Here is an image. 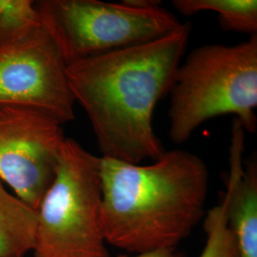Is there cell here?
<instances>
[{
  "instance_id": "cell-12",
  "label": "cell",
  "mask_w": 257,
  "mask_h": 257,
  "mask_svg": "<svg viewBox=\"0 0 257 257\" xmlns=\"http://www.w3.org/2000/svg\"><path fill=\"white\" fill-rule=\"evenodd\" d=\"M204 226L207 241L199 257H239L236 242L228 227L222 202L206 212Z\"/></svg>"
},
{
  "instance_id": "cell-13",
  "label": "cell",
  "mask_w": 257,
  "mask_h": 257,
  "mask_svg": "<svg viewBox=\"0 0 257 257\" xmlns=\"http://www.w3.org/2000/svg\"><path fill=\"white\" fill-rule=\"evenodd\" d=\"M119 257H185V255L180 252H177L175 249H167V250H159V251H155V252L137 254V255H132V256L121 255Z\"/></svg>"
},
{
  "instance_id": "cell-2",
  "label": "cell",
  "mask_w": 257,
  "mask_h": 257,
  "mask_svg": "<svg viewBox=\"0 0 257 257\" xmlns=\"http://www.w3.org/2000/svg\"><path fill=\"white\" fill-rule=\"evenodd\" d=\"M102 226L107 244L133 255L175 249L205 217L209 170L184 150L152 164L100 157Z\"/></svg>"
},
{
  "instance_id": "cell-5",
  "label": "cell",
  "mask_w": 257,
  "mask_h": 257,
  "mask_svg": "<svg viewBox=\"0 0 257 257\" xmlns=\"http://www.w3.org/2000/svg\"><path fill=\"white\" fill-rule=\"evenodd\" d=\"M35 6L66 65L156 40L182 25L149 0H40Z\"/></svg>"
},
{
  "instance_id": "cell-8",
  "label": "cell",
  "mask_w": 257,
  "mask_h": 257,
  "mask_svg": "<svg viewBox=\"0 0 257 257\" xmlns=\"http://www.w3.org/2000/svg\"><path fill=\"white\" fill-rule=\"evenodd\" d=\"M245 130L233 120L230 148V170L227 191L221 201L228 227L235 239L239 257H257V163L251 157L242 165Z\"/></svg>"
},
{
  "instance_id": "cell-10",
  "label": "cell",
  "mask_w": 257,
  "mask_h": 257,
  "mask_svg": "<svg viewBox=\"0 0 257 257\" xmlns=\"http://www.w3.org/2000/svg\"><path fill=\"white\" fill-rule=\"evenodd\" d=\"M173 5L188 17L204 11L215 12L222 29L256 35V0H174Z\"/></svg>"
},
{
  "instance_id": "cell-4",
  "label": "cell",
  "mask_w": 257,
  "mask_h": 257,
  "mask_svg": "<svg viewBox=\"0 0 257 257\" xmlns=\"http://www.w3.org/2000/svg\"><path fill=\"white\" fill-rule=\"evenodd\" d=\"M101 165L65 138L53 182L37 210L35 257H110L102 226Z\"/></svg>"
},
{
  "instance_id": "cell-3",
  "label": "cell",
  "mask_w": 257,
  "mask_h": 257,
  "mask_svg": "<svg viewBox=\"0 0 257 257\" xmlns=\"http://www.w3.org/2000/svg\"><path fill=\"white\" fill-rule=\"evenodd\" d=\"M169 137L186 142L207 120L232 114L245 130L256 128L257 34L234 46L211 44L192 51L169 93Z\"/></svg>"
},
{
  "instance_id": "cell-11",
  "label": "cell",
  "mask_w": 257,
  "mask_h": 257,
  "mask_svg": "<svg viewBox=\"0 0 257 257\" xmlns=\"http://www.w3.org/2000/svg\"><path fill=\"white\" fill-rule=\"evenodd\" d=\"M40 26L35 1L0 0V50L17 43Z\"/></svg>"
},
{
  "instance_id": "cell-6",
  "label": "cell",
  "mask_w": 257,
  "mask_h": 257,
  "mask_svg": "<svg viewBox=\"0 0 257 257\" xmlns=\"http://www.w3.org/2000/svg\"><path fill=\"white\" fill-rule=\"evenodd\" d=\"M67 65L42 27L0 50V108L42 113L63 125L74 119Z\"/></svg>"
},
{
  "instance_id": "cell-1",
  "label": "cell",
  "mask_w": 257,
  "mask_h": 257,
  "mask_svg": "<svg viewBox=\"0 0 257 257\" xmlns=\"http://www.w3.org/2000/svg\"><path fill=\"white\" fill-rule=\"evenodd\" d=\"M190 33L185 23L156 40L67 65L74 100L89 117L101 157L141 164L165 153L154 113L171 92Z\"/></svg>"
},
{
  "instance_id": "cell-7",
  "label": "cell",
  "mask_w": 257,
  "mask_h": 257,
  "mask_svg": "<svg viewBox=\"0 0 257 257\" xmlns=\"http://www.w3.org/2000/svg\"><path fill=\"white\" fill-rule=\"evenodd\" d=\"M62 125L33 110L0 108V181L37 211L55 178Z\"/></svg>"
},
{
  "instance_id": "cell-9",
  "label": "cell",
  "mask_w": 257,
  "mask_h": 257,
  "mask_svg": "<svg viewBox=\"0 0 257 257\" xmlns=\"http://www.w3.org/2000/svg\"><path fill=\"white\" fill-rule=\"evenodd\" d=\"M37 211L6 191L0 181V257H25L36 243Z\"/></svg>"
}]
</instances>
